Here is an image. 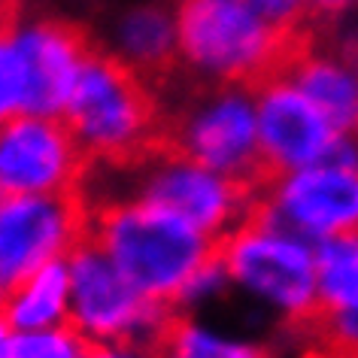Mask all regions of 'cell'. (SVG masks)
<instances>
[{
    "instance_id": "ffe728a7",
    "label": "cell",
    "mask_w": 358,
    "mask_h": 358,
    "mask_svg": "<svg viewBox=\"0 0 358 358\" xmlns=\"http://www.w3.org/2000/svg\"><path fill=\"white\" fill-rule=\"evenodd\" d=\"M79 358H149L134 349H122V346H110V343H97V340H85L83 337V355Z\"/></svg>"
},
{
    "instance_id": "2e32d148",
    "label": "cell",
    "mask_w": 358,
    "mask_h": 358,
    "mask_svg": "<svg viewBox=\"0 0 358 358\" xmlns=\"http://www.w3.org/2000/svg\"><path fill=\"white\" fill-rule=\"evenodd\" d=\"M83 337L70 325L15 331L0 340V358H79Z\"/></svg>"
},
{
    "instance_id": "7c38bea8",
    "label": "cell",
    "mask_w": 358,
    "mask_h": 358,
    "mask_svg": "<svg viewBox=\"0 0 358 358\" xmlns=\"http://www.w3.org/2000/svg\"><path fill=\"white\" fill-rule=\"evenodd\" d=\"M113 52L137 70L155 97L185 70L176 46V22L164 0H140L122 10L113 22Z\"/></svg>"
},
{
    "instance_id": "ac0fdd59",
    "label": "cell",
    "mask_w": 358,
    "mask_h": 358,
    "mask_svg": "<svg viewBox=\"0 0 358 358\" xmlns=\"http://www.w3.org/2000/svg\"><path fill=\"white\" fill-rule=\"evenodd\" d=\"M243 6L271 31L298 28L310 19L307 0H243Z\"/></svg>"
},
{
    "instance_id": "7402d4cb",
    "label": "cell",
    "mask_w": 358,
    "mask_h": 358,
    "mask_svg": "<svg viewBox=\"0 0 358 358\" xmlns=\"http://www.w3.org/2000/svg\"><path fill=\"white\" fill-rule=\"evenodd\" d=\"M6 334H10V328H6V322H3V319H0V340H3Z\"/></svg>"
},
{
    "instance_id": "30bf717a",
    "label": "cell",
    "mask_w": 358,
    "mask_h": 358,
    "mask_svg": "<svg viewBox=\"0 0 358 358\" xmlns=\"http://www.w3.org/2000/svg\"><path fill=\"white\" fill-rule=\"evenodd\" d=\"M88 164L92 158L58 115L15 113L0 122V198L73 189Z\"/></svg>"
},
{
    "instance_id": "4fadbf2b",
    "label": "cell",
    "mask_w": 358,
    "mask_h": 358,
    "mask_svg": "<svg viewBox=\"0 0 358 358\" xmlns=\"http://www.w3.org/2000/svg\"><path fill=\"white\" fill-rule=\"evenodd\" d=\"M67 292H70L67 262L64 258H52L10 301L0 303V319L6 322L10 331L61 325L67 316Z\"/></svg>"
},
{
    "instance_id": "9c48e42d",
    "label": "cell",
    "mask_w": 358,
    "mask_h": 358,
    "mask_svg": "<svg viewBox=\"0 0 358 358\" xmlns=\"http://www.w3.org/2000/svg\"><path fill=\"white\" fill-rule=\"evenodd\" d=\"M249 216L267 228L294 234L307 243L355 231L358 179L355 167L310 164L292 170L267 198L255 201Z\"/></svg>"
},
{
    "instance_id": "44dd1931",
    "label": "cell",
    "mask_w": 358,
    "mask_h": 358,
    "mask_svg": "<svg viewBox=\"0 0 358 358\" xmlns=\"http://www.w3.org/2000/svg\"><path fill=\"white\" fill-rule=\"evenodd\" d=\"M307 6L316 19H343V13L352 10L355 0H307Z\"/></svg>"
},
{
    "instance_id": "e0dca14e",
    "label": "cell",
    "mask_w": 358,
    "mask_h": 358,
    "mask_svg": "<svg viewBox=\"0 0 358 358\" xmlns=\"http://www.w3.org/2000/svg\"><path fill=\"white\" fill-rule=\"evenodd\" d=\"M24 101V61L15 40H0V122L22 113Z\"/></svg>"
},
{
    "instance_id": "ba28073f",
    "label": "cell",
    "mask_w": 358,
    "mask_h": 358,
    "mask_svg": "<svg viewBox=\"0 0 358 358\" xmlns=\"http://www.w3.org/2000/svg\"><path fill=\"white\" fill-rule=\"evenodd\" d=\"M252 97L258 149L276 179L310 164L355 167V137L340 134L292 83L276 79L252 92Z\"/></svg>"
},
{
    "instance_id": "52a82bcc",
    "label": "cell",
    "mask_w": 358,
    "mask_h": 358,
    "mask_svg": "<svg viewBox=\"0 0 358 358\" xmlns=\"http://www.w3.org/2000/svg\"><path fill=\"white\" fill-rule=\"evenodd\" d=\"M219 264L225 276L276 303L285 316V328L307 319L316 307L313 243L294 234L246 216L243 225L222 240Z\"/></svg>"
},
{
    "instance_id": "8fae6325",
    "label": "cell",
    "mask_w": 358,
    "mask_h": 358,
    "mask_svg": "<svg viewBox=\"0 0 358 358\" xmlns=\"http://www.w3.org/2000/svg\"><path fill=\"white\" fill-rule=\"evenodd\" d=\"M97 34L85 22L64 15H43L15 34L24 61V101L28 115H61L79 67L97 46Z\"/></svg>"
},
{
    "instance_id": "9a60e30c",
    "label": "cell",
    "mask_w": 358,
    "mask_h": 358,
    "mask_svg": "<svg viewBox=\"0 0 358 358\" xmlns=\"http://www.w3.org/2000/svg\"><path fill=\"white\" fill-rule=\"evenodd\" d=\"M313 258H316V298L331 313L355 310V231H343L313 243Z\"/></svg>"
},
{
    "instance_id": "5bb4252c",
    "label": "cell",
    "mask_w": 358,
    "mask_h": 358,
    "mask_svg": "<svg viewBox=\"0 0 358 358\" xmlns=\"http://www.w3.org/2000/svg\"><path fill=\"white\" fill-rule=\"evenodd\" d=\"M149 358H276L271 346L258 343H231L219 340L210 331L198 328L182 307L170 313L161 334L149 349Z\"/></svg>"
},
{
    "instance_id": "6da1fadb",
    "label": "cell",
    "mask_w": 358,
    "mask_h": 358,
    "mask_svg": "<svg viewBox=\"0 0 358 358\" xmlns=\"http://www.w3.org/2000/svg\"><path fill=\"white\" fill-rule=\"evenodd\" d=\"M85 207V237L149 298L185 303L216 289L225 276L219 264L225 237L203 234L176 213L143 201H94Z\"/></svg>"
},
{
    "instance_id": "3957f363",
    "label": "cell",
    "mask_w": 358,
    "mask_h": 358,
    "mask_svg": "<svg viewBox=\"0 0 358 358\" xmlns=\"http://www.w3.org/2000/svg\"><path fill=\"white\" fill-rule=\"evenodd\" d=\"M58 119L92 164L131 167L158 146L161 106L155 92L103 43L83 61Z\"/></svg>"
},
{
    "instance_id": "d6986e66",
    "label": "cell",
    "mask_w": 358,
    "mask_h": 358,
    "mask_svg": "<svg viewBox=\"0 0 358 358\" xmlns=\"http://www.w3.org/2000/svg\"><path fill=\"white\" fill-rule=\"evenodd\" d=\"M24 10H28V0H0V40H15Z\"/></svg>"
},
{
    "instance_id": "8992f818",
    "label": "cell",
    "mask_w": 358,
    "mask_h": 358,
    "mask_svg": "<svg viewBox=\"0 0 358 358\" xmlns=\"http://www.w3.org/2000/svg\"><path fill=\"white\" fill-rule=\"evenodd\" d=\"M85 219L83 182L46 194L0 198V303L10 301L43 264L64 258L83 237Z\"/></svg>"
},
{
    "instance_id": "277c9868",
    "label": "cell",
    "mask_w": 358,
    "mask_h": 358,
    "mask_svg": "<svg viewBox=\"0 0 358 358\" xmlns=\"http://www.w3.org/2000/svg\"><path fill=\"white\" fill-rule=\"evenodd\" d=\"M64 262L70 276V310L64 325L85 340L149 355L170 313L182 307V303L158 301L137 292L92 243V237H85V231L64 255Z\"/></svg>"
},
{
    "instance_id": "7a4b0ae2",
    "label": "cell",
    "mask_w": 358,
    "mask_h": 358,
    "mask_svg": "<svg viewBox=\"0 0 358 358\" xmlns=\"http://www.w3.org/2000/svg\"><path fill=\"white\" fill-rule=\"evenodd\" d=\"M161 122L155 152L185 158L203 170L267 198L280 179L258 149L255 97L243 85L213 83L189 67L158 92Z\"/></svg>"
},
{
    "instance_id": "5b68a950",
    "label": "cell",
    "mask_w": 358,
    "mask_h": 358,
    "mask_svg": "<svg viewBox=\"0 0 358 358\" xmlns=\"http://www.w3.org/2000/svg\"><path fill=\"white\" fill-rule=\"evenodd\" d=\"M131 176L128 185H115V192L83 194L85 203L94 201H143L164 207L210 237H228L231 231L243 225L258 194L246 192L243 185L203 170L185 158H173L164 152H152L140 164L113 167Z\"/></svg>"
}]
</instances>
